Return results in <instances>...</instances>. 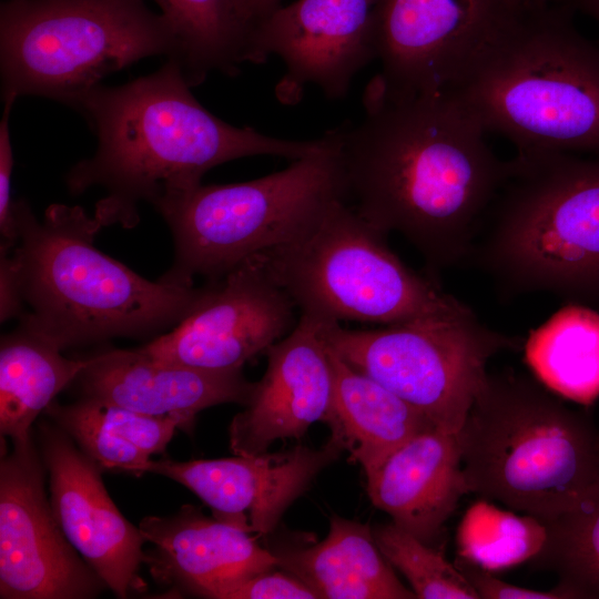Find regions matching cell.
Masks as SVG:
<instances>
[{
    "mask_svg": "<svg viewBox=\"0 0 599 599\" xmlns=\"http://www.w3.org/2000/svg\"><path fill=\"white\" fill-rule=\"evenodd\" d=\"M363 105L334 129L345 202L433 271L468 262L506 176L486 131L447 91L390 97L373 79Z\"/></svg>",
    "mask_w": 599,
    "mask_h": 599,
    "instance_id": "cell-1",
    "label": "cell"
},
{
    "mask_svg": "<svg viewBox=\"0 0 599 599\" xmlns=\"http://www.w3.org/2000/svg\"><path fill=\"white\" fill-rule=\"evenodd\" d=\"M191 88L179 64L167 59L158 71L125 84L97 85L75 105L98 148L70 169L65 183L72 194L98 186L105 191L94 213L104 226H133L141 202L155 206L182 195L222 163L253 155L295 161L332 144L328 132L288 140L233 126L206 110Z\"/></svg>",
    "mask_w": 599,
    "mask_h": 599,
    "instance_id": "cell-2",
    "label": "cell"
},
{
    "mask_svg": "<svg viewBox=\"0 0 599 599\" xmlns=\"http://www.w3.org/2000/svg\"><path fill=\"white\" fill-rule=\"evenodd\" d=\"M18 242L0 253L21 304L19 326L61 351L114 337L156 335L176 326L202 287L141 277L100 252L104 225L80 206L52 204L39 221L29 203L13 201Z\"/></svg>",
    "mask_w": 599,
    "mask_h": 599,
    "instance_id": "cell-3",
    "label": "cell"
},
{
    "mask_svg": "<svg viewBox=\"0 0 599 599\" xmlns=\"http://www.w3.org/2000/svg\"><path fill=\"white\" fill-rule=\"evenodd\" d=\"M566 0L525 4L447 91L517 153L599 154V44Z\"/></svg>",
    "mask_w": 599,
    "mask_h": 599,
    "instance_id": "cell-4",
    "label": "cell"
},
{
    "mask_svg": "<svg viewBox=\"0 0 599 599\" xmlns=\"http://www.w3.org/2000/svg\"><path fill=\"white\" fill-rule=\"evenodd\" d=\"M470 493L545 525L599 479V426L542 383L488 373L456 434Z\"/></svg>",
    "mask_w": 599,
    "mask_h": 599,
    "instance_id": "cell-5",
    "label": "cell"
},
{
    "mask_svg": "<svg viewBox=\"0 0 599 599\" xmlns=\"http://www.w3.org/2000/svg\"><path fill=\"white\" fill-rule=\"evenodd\" d=\"M468 262L504 292L599 305V158L517 153Z\"/></svg>",
    "mask_w": 599,
    "mask_h": 599,
    "instance_id": "cell-6",
    "label": "cell"
},
{
    "mask_svg": "<svg viewBox=\"0 0 599 599\" xmlns=\"http://www.w3.org/2000/svg\"><path fill=\"white\" fill-rule=\"evenodd\" d=\"M323 152L266 176L211 184L154 207L170 227L174 258L159 280L193 285L195 276L220 278L246 258L290 244L329 206L345 200L337 138Z\"/></svg>",
    "mask_w": 599,
    "mask_h": 599,
    "instance_id": "cell-7",
    "label": "cell"
},
{
    "mask_svg": "<svg viewBox=\"0 0 599 599\" xmlns=\"http://www.w3.org/2000/svg\"><path fill=\"white\" fill-rule=\"evenodd\" d=\"M161 13L144 0H7L0 9L2 98L35 95L71 108L106 75L174 53Z\"/></svg>",
    "mask_w": 599,
    "mask_h": 599,
    "instance_id": "cell-8",
    "label": "cell"
},
{
    "mask_svg": "<svg viewBox=\"0 0 599 599\" xmlns=\"http://www.w3.org/2000/svg\"><path fill=\"white\" fill-rule=\"evenodd\" d=\"M385 236L338 200L300 238L260 254L300 313L327 321L392 325L474 314L403 263Z\"/></svg>",
    "mask_w": 599,
    "mask_h": 599,
    "instance_id": "cell-9",
    "label": "cell"
},
{
    "mask_svg": "<svg viewBox=\"0 0 599 599\" xmlns=\"http://www.w3.org/2000/svg\"><path fill=\"white\" fill-rule=\"evenodd\" d=\"M329 346L444 432L457 434L487 377L488 361L518 349L520 339L496 332L473 314L426 318L376 329L328 321Z\"/></svg>",
    "mask_w": 599,
    "mask_h": 599,
    "instance_id": "cell-10",
    "label": "cell"
},
{
    "mask_svg": "<svg viewBox=\"0 0 599 599\" xmlns=\"http://www.w3.org/2000/svg\"><path fill=\"white\" fill-rule=\"evenodd\" d=\"M518 7L507 0H375V77L390 97L448 91Z\"/></svg>",
    "mask_w": 599,
    "mask_h": 599,
    "instance_id": "cell-11",
    "label": "cell"
},
{
    "mask_svg": "<svg viewBox=\"0 0 599 599\" xmlns=\"http://www.w3.org/2000/svg\"><path fill=\"white\" fill-rule=\"evenodd\" d=\"M295 304L255 254L202 286L191 312L141 349L154 359L207 370H242L296 325Z\"/></svg>",
    "mask_w": 599,
    "mask_h": 599,
    "instance_id": "cell-12",
    "label": "cell"
},
{
    "mask_svg": "<svg viewBox=\"0 0 599 599\" xmlns=\"http://www.w3.org/2000/svg\"><path fill=\"white\" fill-rule=\"evenodd\" d=\"M32 437L0 463V598L87 599L106 587L61 529Z\"/></svg>",
    "mask_w": 599,
    "mask_h": 599,
    "instance_id": "cell-13",
    "label": "cell"
},
{
    "mask_svg": "<svg viewBox=\"0 0 599 599\" xmlns=\"http://www.w3.org/2000/svg\"><path fill=\"white\" fill-rule=\"evenodd\" d=\"M375 0H297L275 9L252 31L247 62L278 57L285 75L276 87L293 103L307 84L328 99L344 98L354 77L376 59Z\"/></svg>",
    "mask_w": 599,
    "mask_h": 599,
    "instance_id": "cell-14",
    "label": "cell"
},
{
    "mask_svg": "<svg viewBox=\"0 0 599 599\" xmlns=\"http://www.w3.org/2000/svg\"><path fill=\"white\" fill-rule=\"evenodd\" d=\"M38 437L50 502L70 544L116 597L143 592L146 583L139 571L146 540L109 496L101 466L57 424L42 422Z\"/></svg>",
    "mask_w": 599,
    "mask_h": 599,
    "instance_id": "cell-15",
    "label": "cell"
},
{
    "mask_svg": "<svg viewBox=\"0 0 599 599\" xmlns=\"http://www.w3.org/2000/svg\"><path fill=\"white\" fill-rule=\"evenodd\" d=\"M343 451L332 436L321 448L295 446L286 451L235 455L217 459L152 460L149 473L193 491L214 517L247 532L267 535L315 477Z\"/></svg>",
    "mask_w": 599,
    "mask_h": 599,
    "instance_id": "cell-16",
    "label": "cell"
},
{
    "mask_svg": "<svg viewBox=\"0 0 599 599\" xmlns=\"http://www.w3.org/2000/svg\"><path fill=\"white\" fill-rule=\"evenodd\" d=\"M327 322L301 313L295 327L267 348L266 372L229 427L235 455L266 453L277 439H300L314 423H327L334 397Z\"/></svg>",
    "mask_w": 599,
    "mask_h": 599,
    "instance_id": "cell-17",
    "label": "cell"
},
{
    "mask_svg": "<svg viewBox=\"0 0 599 599\" xmlns=\"http://www.w3.org/2000/svg\"><path fill=\"white\" fill-rule=\"evenodd\" d=\"M139 528L153 545L145 559L151 576L176 591L223 599L240 582L277 567L274 552L250 532L209 518L193 505L170 516L144 517Z\"/></svg>",
    "mask_w": 599,
    "mask_h": 599,
    "instance_id": "cell-18",
    "label": "cell"
},
{
    "mask_svg": "<svg viewBox=\"0 0 599 599\" xmlns=\"http://www.w3.org/2000/svg\"><path fill=\"white\" fill-rule=\"evenodd\" d=\"M77 380L84 397L142 414L176 416L190 427L201 410L247 405L255 383L242 370H207L152 358L141 347L108 349L85 358Z\"/></svg>",
    "mask_w": 599,
    "mask_h": 599,
    "instance_id": "cell-19",
    "label": "cell"
},
{
    "mask_svg": "<svg viewBox=\"0 0 599 599\" xmlns=\"http://www.w3.org/2000/svg\"><path fill=\"white\" fill-rule=\"evenodd\" d=\"M366 478L372 504L428 545L470 493L456 434L437 427L397 448Z\"/></svg>",
    "mask_w": 599,
    "mask_h": 599,
    "instance_id": "cell-20",
    "label": "cell"
},
{
    "mask_svg": "<svg viewBox=\"0 0 599 599\" xmlns=\"http://www.w3.org/2000/svg\"><path fill=\"white\" fill-rule=\"evenodd\" d=\"M282 568L326 599H415L379 551L368 524L333 515L322 541L272 550Z\"/></svg>",
    "mask_w": 599,
    "mask_h": 599,
    "instance_id": "cell-21",
    "label": "cell"
},
{
    "mask_svg": "<svg viewBox=\"0 0 599 599\" xmlns=\"http://www.w3.org/2000/svg\"><path fill=\"white\" fill-rule=\"evenodd\" d=\"M329 355L334 397L326 424L331 436L363 467L365 475L416 435L436 428L423 413L353 368L331 346Z\"/></svg>",
    "mask_w": 599,
    "mask_h": 599,
    "instance_id": "cell-22",
    "label": "cell"
},
{
    "mask_svg": "<svg viewBox=\"0 0 599 599\" xmlns=\"http://www.w3.org/2000/svg\"><path fill=\"white\" fill-rule=\"evenodd\" d=\"M22 326L1 337L0 432L11 441L31 437V425L54 397L77 380L84 359H70Z\"/></svg>",
    "mask_w": 599,
    "mask_h": 599,
    "instance_id": "cell-23",
    "label": "cell"
},
{
    "mask_svg": "<svg viewBox=\"0 0 599 599\" xmlns=\"http://www.w3.org/2000/svg\"><path fill=\"white\" fill-rule=\"evenodd\" d=\"M174 38L175 61L191 87L212 72L236 75L247 62L250 30L235 0H153Z\"/></svg>",
    "mask_w": 599,
    "mask_h": 599,
    "instance_id": "cell-24",
    "label": "cell"
},
{
    "mask_svg": "<svg viewBox=\"0 0 599 599\" xmlns=\"http://www.w3.org/2000/svg\"><path fill=\"white\" fill-rule=\"evenodd\" d=\"M528 365L557 395L592 404L599 396V314L569 304L532 332L525 344Z\"/></svg>",
    "mask_w": 599,
    "mask_h": 599,
    "instance_id": "cell-25",
    "label": "cell"
},
{
    "mask_svg": "<svg viewBox=\"0 0 599 599\" xmlns=\"http://www.w3.org/2000/svg\"><path fill=\"white\" fill-rule=\"evenodd\" d=\"M546 540L547 527L538 518L504 510L484 498L466 510L456 535L458 557L488 571L531 560Z\"/></svg>",
    "mask_w": 599,
    "mask_h": 599,
    "instance_id": "cell-26",
    "label": "cell"
},
{
    "mask_svg": "<svg viewBox=\"0 0 599 599\" xmlns=\"http://www.w3.org/2000/svg\"><path fill=\"white\" fill-rule=\"evenodd\" d=\"M546 527L547 540L531 560L554 571L576 598L599 599V479Z\"/></svg>",
    "mask_w": 599,
    "mask_h": 599,
    "instance_id": "cell-27",
    "label": "cell"
},
{
    "mask_svg": "<svg viewBox=\"0 0 599 599\" xmlns=\"http://www.w3.org/2000/svg\"><path fill=\"white\" fill-rule=\"evenodd\" d=\"M375 542L392 567L400 571L419 599H480L443 550H437L393 521L376 525Z\"/></svg>",
    "mask_w": 599,
    "mask_h": 599,
    "instance_id": "cell-28",
    "label": "cell"
},
{
    "mask_svg": "<svg viewBox=\"0 0 599 599\" xmlns=\"http://www.w3.org/2000/svg\"><path fill=\"white\" fill-rule=\"evenodd\" d=\"M44 412L101 468L135 476L149 473L151 456L104 428L81 400L69 405L52 402Z\"/></svg>",
    "mask_w": 599,
    "mask_h": 599,
    "instance_id": "cell-29",
    "label": "cell"
},
{
    "mask_svg": "<svg viewBox=\"0 0 599 599\" xmlns=\"http://www.w3.org/2000/svg\"><path fill=\"white\" fill-rule=\"evenodd\" d=\"M80 400L104 428L150 456L165 450L176 428L190 427L176 416L142 414L84 396Z\"/></svg>",
    "mask_w": 599,
    "mask_h": 599,
    "instance_id": "cell-30",
    "label": "cell"
},
{
    "mask_svg": "<svg viewBox=\"0 0 599 599\" xmlns=\"http://www.w3.org/2000/svg\"><path fill=\"white\" fill-rule=\"evenodd\" d=\"M16 99V97L2 98L4 108L0 121V253L11 252L18 242L13 200L11 199V176L14 159L9 129V116Z\"/></svg>",
    "mask_w": 599,
    "mask_h": 599,
    "instance_id": "cell-31",
    "label": "cell"
},
{
    "mask_svg": "<svg viewBox=\"0 0 599 599\" xmlns=\"http://www.w3.org/2000/svg\"><path fill=\"white\" fill-rule=\"evenodd\" d=\"M223 599H318V597L294 575L272 569L234 586Z\"/></svg>",
    "mask_w": 599,
    "mask_h": 599,
    "instance_id": "cell-32",
    "label": "cell"
},
{
    "mask_svg": "<svg viewBox=\"0 0 599 599\" xmlns=\"http://www.w3.org/2000/svg\"><path fill=\"white\" fill-rule=\"evenodd\" d=\"M457 568L475 588L480 599H571L573 592L561 585L549 591L534 590L498 579L491 571L485 570L463 558L455 561Z\"/></svg>",
    "mask_w": 599,
    "mask_h": 599,
    "instance_id": "cell-33",
    "label": "cell"
},
{
    "mask_svg": "<svg viewBox=\"0 0 599 599\" xmlns=\"http://www.w3.org/2000/svg\"><path fill=\"white\" fill-rule=\"evenodd\" d=\"M278 0H235L237 10L250 30L270 16L276 8Z\"/></svg>",
    "mask_w": 599,
    "mask_h": 599,
    "instance_id": "cell-34",
    "label": "cell"
},
{
    "mask_svg": "<svg viewBox=\"0 0 599 599\" xmlns=\"http://www.w3.org/2000/svg\"><path fill=\"white\" fill-rule=\"evenodd\" d=\"M573 10H579L599 23V0H566Z\"/></svg>",
    "mask_w": 599,
    "mask_h": 599,
    "instance_id": "cell-35",
    "label": "cell"
},
{
    "mask_svg": "<svg viewBox=\"0 0 599 599\" xmlns=\"http://www.w3.org/2000/svg\"><path fill=\"white\" fill-rule=\"evenodd\" d=\"M557 0H507L509 4L512 7H520L525 4H539V3H548Z\"/></svg>",
    "mask_w": 599,
    "mask_h": 599,
    "instance_id": "cell-36",
    "label": "cell"
}]
</instances>
